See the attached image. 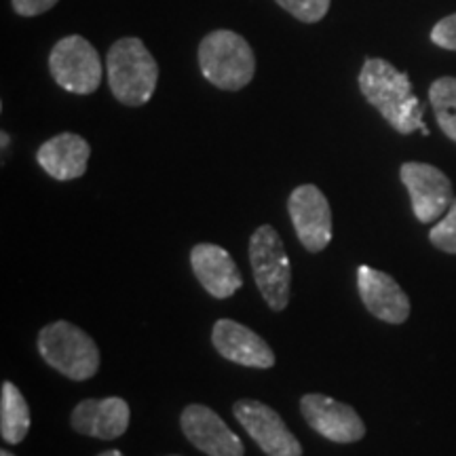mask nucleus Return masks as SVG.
Listing matches in <instances>:
<instances>
[{"label": "nucleus", "instance_id": "obj_1", "mask_svg": "<svg viewBox=\"0 0 456 456\" xmlns=\"http://www.w3.org/2000/svg\"><path fill=\"white\" fill-rule=\"evenodd\" d=\"M359 89L397 134L410 135L420 131L429 135L423 121V106L414 95L406 72L380 57H370L359 72Z\"/></svg>", "mask_w": 456, "mask_h": 456}, {"label": "nucleus", "instance_id": "obj_2", "mask_svg": "<svg viewBox=\"0 0 456 456\" xmlns=\"http://www.w3.org/2000/svg\"><path fill=\"white\" fill-rule=\"evenodd\" d=\"M108 85L125 106H144L159 83V66L140 38H121L108 51Z\"/></svg>", "mask_w": 456, "mask_h": 456}, {"label": "nucleus", "instance_id": "obj_3", "mask_svg": "<svg viewBox=\"0 0 456 456\" xmlns=\"http://www.w3.org/2000/svg\"><path fill=\"white\" fill-rule=\"evenodd\" d=\"M199 66L203 77L218 89L239 91L252 83L256 55L241 34L216 30L199 45Z\"/></svg>", "mask_w": 456, "mask_h": 456}, {"label": "nucleus", "instance_id": "obj_4", "mask_svg": "<svg viewBox=\"0 0 456 456\" xmlns=\"http://www.w3.org/2000/svg\"><path fill=\"white\" fill-rule=\"evenodd\" d=\"M38 353L51 368L70 380H87L100 370L95 340L74 323L53 322L38 332Z\"/></svg>", "mask_w": 456, "mask_h": 456}, {"label": "nucleus", "instance_id": "obj_5", "mask_svg": "<svg viewBox=\"0 0 456 456\" xmlns=\"http://www.w3.org/2000/svg\"><path fill=\"white\" fill-rule=\"evenodd\" d=\"M249 265L254 281L266 305L273 311H283L289 302L292 265L285 245L271 224H262L249 239Z\"/></svg>", "mask_w": 456, "mask_h": 456}, {"label": "nucleus", "instance_id": "obj_6", "mask_svg": "<svg viewBox=\"0 0 456 456\" xmlns=\"http://www.w3.org/2000/svg\"><path fill=\"white\" fill-rule=\"evenodd\" d=\"M49 70L61 89L77 95L98 91L102 83V61L87 38L72 34L61 38L49 55Z\"/></svg>", "mask_w": 456, "mask_h": 456}, {"label": "nucleus", "instance_id": "obj_7", "mask_svg": "<svg viewBox=\"0 0 456 456\" xmlns=\"http://www.w3.org/2000/svg\"><path fill=\"white\" fill-rule=\"evenodd\" d=\"M399 178L412 201L416 220L423 224H433L440 220L454 201L452 182L442 169L433 167L429 163H403L399 169Z\"/></svg>", "mask_w": 456, "mask_h": 456}, {"label": "nucleus", "instance_id": "obj_8", "mask_svg": "<svg viewBox=\"0 0 456 456\" xmlns=\"http://www.w3.org/2000/svg\"><path fill=\"white\" fill-rule=\"evenodd\" d=\"M232 414L266 456H302L300 442L271 406L256 399H239Z\"/></svg>", "mask_w": 456, "mask_h": 456}, {"label": "nucleus", "instance_id": "obj_9", "mask_svg": "<svg viewBox=\"0 0 456 456\" xmlns=\"http://www.w3.org/2000/svg\"><path fill=\"white\" fill-rule=\"evenodd\" d=\"M288 212L306 252L317 254L328 248L332 241V209L315 184L294 188L288 199Z\"/></svg>", "mask_w": 456, "mask_h": 456}, {"label": "nucleus", "instance_id": "obj_10", "mask_svg": "<svg viewBox=\"0 0 456 456\" xmlns=\"http://www.w3.org/2000/svg\"><path fill=\"white\" fill-rule=\"evenodd\" d=\"M300 412L313 431L334 444H355L366 436L362 416L349 403L336 402L322 393H309L302 397Z\"/></svg>", "mask_w": 456, "mask_h": 456}, {"label": "nucleus", "instance_id": "obj_11", "mask_svg": "<svg viewBox=\"0 0 456 456\" xmlns=\"http://www.w3.org/2000/svg\"><path fill=\"white\" fill-rule=\"evenodd\" d=\"M182 433L197 450L208 456H243L245 448L228 425L201 403H191L180 416Z\"/></svg>", "mask_w": 456, "mask_h": 456}, {"label": "nucleus", "instance_id": "obj_12", "mask_svg": "<svg viewBox=\"0 0 456 456\" xmlns=\"http://www.w3.org/2000/svg\"><path fill=\"white\" fill-rule=\"evenodd\" d=\"M357 289L366 309L380 322L399 326L410 317V298L402 285L387 273L372 269V266H359L357 269Z\"/></svg>", "mask_w": 456, "mask_h": 456}, {"label": "nucleus", "instance_id": "obj_13", "mask_svg": "<svg viewBox=\"0 0 456 456\" xmlns=\"http://www.w3.org/2000/svg\"><path fill=\"white\" fill-rule=\"evenodd\" d=\"M216 351L228 362L245 368L266 370L275 366V353L262 336L232 319H218L212 330Z\"/></svg>", "mask_w": 456, "mask_h": 456}, {"label": "nucleus", "instance_id": "obj_14", "mask_svg": "<svg viewBox=\"0 0 456 456\" xmlns=\"http://www.w3.org/2000/svg\"><path fill=\"white\" fill-rule=\"evenodd\" d=\"M131 410L123 397L104 399H83L72 410L70 425L81 436L95 437V440H117L129 427Z\"/></svg>", "mask_w": 456, "mask_h": 456}, {"label": "nucleus", "instance_id": "obj_15", "mask_svg": "<svg viewBox=\"0 0 456 456\" xmlns=\"http://www.w3.org/2000/svg\"><path fill=\"white\" fill-rule=\"evenodd\" d=\"M191 266L203 289L214 298L224 300L237 294L243 285L237 262L224 248L216 243H199L191 252Z\"/></svg>", "mask_w": 456, "mask_h": 456}, {"label": "nucleus", "instance_id": "obj_16", "mask_svg": "<svg viewBox=\"0 0 456 456\" xmlns=\"http://www.w3.org/2000/svg\"><path fill=\"white\" fill-rule=\"evenodd\" d=\"M91 157L89 142L77 134H60L38 148L37 161L51 178L68 182L77 180L87 171Z\"/></svg>", "mask_w": 456, "mask_h": 456}, {"label": "nucleus", "instance_id": "obj_17", "mask_svg": "<svg viewBox=\"0 0 456 456\" xmlns=\"http://www.w3.org/2000/svg\"><path fill=\"white\" fill-rule=\"evenodd\" d=\"M30 431V408L13 383L4 380L0 395V436L7 444H21Z\"/></svg>", "mask_w": 456, "mask_h": 456}, {"label": "nucleus", "instance_id": "obj_18", "mask_svg": "<svg viewBox=\"0 0 456 456\" xmlns=\"http://www.w3.org/2000/svg\"><path fill=\"white\" fill-rule=\"evenodd\" d=\"M429 102L444 135L456 142V77H442L433 81Z\"/></svg>", "mask_w": 456, "mask_h": 456}, {"label": "nucleus", "instance_id": "obj_19", "mask_svg": "<svg viewBox=\"0 0 456 456\" xmlns=\"http://www.w3.org/2000/svg\"><path fill=\"white\" fill-rule=\"evenodd\" d=\"M429 241L444 254H456V197L448 212L433 224L429 231Z\"/></svg>", "mask_w": 456, "mask_h": 456}, {"label": "nucleus", "instance_id": "obj_20", "mask_svg": "<svg viewBox=\"0 0 456 456\" xmlns=\"http://www.w3.org/2000/svg\"><path fill=\"white\" fill-rule=\"evenodd\" d=\"M279 7H283L289 15H294L305 24H317L330 11L332 0H277Z\"/></svg>", "mask_w": 456, "mask_h": 456}, {"label": "nucleus", "instance_id": "obj_21", "mask_svg": "<svg viewBox=\"0 0 456 456\" xmlns=\"http://www.w3.org/2000/svg\"><path fill=\"white\" fill-rule=\"evenodd\" d=\"M431 41L437 47L456 51V13L444 17L431 30Z\"/></svg>", "mask_w": 456, "mask_h": 456}, {"label": "nucleus", "instance_id": "obj_22", "mask_svg": "<svg viewBox=\"0 0 456 456\" xmlns=\"http://www.w3.org/2000/svg\"><path fill=\"white\" fill-rule=\"evenodd\" d=\"M57 0H13V9L21 17H37L45 11L53 9Z\"/></svg>", "mask_w": 456, "mask_h": 456}, {"label": "nucleus", "instance_id": "obj_23", "mask_svg": "<svg viewBox=\"0 0 456 456\" xmlns=\"http://www.w3.org/2000/svg\"><path fill=\"white\" fill-rule=\"evenodd\" d=\"M98 456H123V452H118V450H104Z\"/></svg>", "mask_w": 456, "mask_h": 456}, {"label": "nucleus", "instance_id": "obj_24", "mask_svg": "<svg viewBox=\"0 0 456 456\" xmlns=\"http://www.w3.org/2000/svg\"><path fill=\"white\" fill-rule=\"evenodd\" d=\"M0 456H15V454H11L9 450H3V452H0Z\"/></svg>", "mask_w": 456, "mask_h": 456}]
</instances>
